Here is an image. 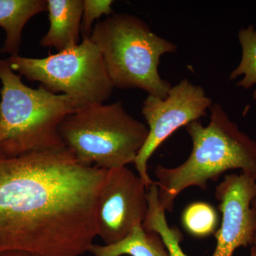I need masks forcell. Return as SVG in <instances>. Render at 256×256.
Here are the masks:
<instances>
[{
  "mask_svg": "<svg viewBox=\"0 0 256 256\" xmlns=\"http://www.w3.org/2000/svg\"><path fill=\"white\" fill-rule=\"evenodd\" d=\"M107 174L80 164L65 146L18 156L0 152V254L88 252Z\"/></svg>",
  "mask_w": 256,
  "mask_h": 256,
  "instance_id": "6da1fadb",
  "label": "cell"
},
{
  "mask_svg": "<svg viewBox=\"0 0 256 256\" xmlns=\"http://www.w3.org/2000/svg\"><path fill=\"white\" fill-rule=\"evenodd\" d=\"M210 111L206 126L198 120L185 126L192 141L188 160L176 168L158 164L154 170L158 197L165 212H172L184 190L191 186L206 190L208 181H217L228 170H240L256 180V140L242 132L220 104H213Z\"/></svg>",
  "mask_w": 256,
  "mask_h": 256,
  "instance_id": "7a4b0ae2",
  "label": "cell"
},
{
  "mask_svg": "<svg viewBox=\"0 0 256 256\" xmlns=\"http://www.w3.org/2000/svg\"><path fill=\"white\" fill-rule=\"evenodd\" d=\"M0 80V152L18 156L64 146L58 128L78 110L73 99L42 85L28 86L6 60L1 62Z\"/></svg>",
  "mask_w": 256,
  "mask_h": 256,
  "instance_id": "3957f363",
  "label": "cell"
},
{
  "mask_svg": "<svg viewBox=\"0 0 256 256\" xmlns=\"http://www.w3.org/2000/svg\"><path fill=\"white\" fill-rule=\"evenodd\" d=\"M90 40L100 50L114 88L140 89L165 98L172 86L162 78L160 58L178 46L158 36L134 15L114 14L92 28Z\"/></svg>",
  "mask_w": 256,
  "mask_h": 256,
  "instance_id": "277c9868",
  "label": "cell"
},
{
  "mask_svg": "<svg viewBox=\"0 0 256 256\" xmlns=\"http://www.w3.org/2000/svg\"><path fill=\"white\" fill-rule=\"evenodd\" d=\"M58 132L80 164L110 170L134 162L149 129L118 101L78 109L64 119Z\"/></svg>",
  "mask_w": 256,
  "mask_h": 256,
  "instance_id": "5b68a950",
  "label": "cell"
},
{
  "mask_svg": "<svg viewBox=\"0 0 256 256\" xmlns=\"http://www.w3.org/2000/svg\"><path fill=\"white\" fill-rule=\"evenodd\" d=\"M6 60L13 72L30 82H40L54 94L70 96L78 109L106 104L114 92L102 54L90 38L45 58L18 55Z\"/></svg>",
  "mask_w": 256,
  "mask_h": 256,
  "instance_id": "8992f818",
  "label": "cell"
},
{
  "mask_svg": "<svg viewBox=\"0 0 256 256\" xmlns=\"http://www.w3.org/2000/svg\"><path fill=\"white\" fill-rule=\"evenodd\" d=\"M212 105L203 88L186 78L172 87L165 98L148 95L143 101L142 114L149 134L134 164L148 190L154 182L148 168L153 153L178 128L206 116Z\"/></svg>",
  "mask_w": 256,
  "mask_h": 256,
  "instance_id": "52a82bcc",
  "label": "cell"
},
{
  "mask_svg": "<svg viewBox=\"0 0 256 256\" xmlns=\"http://www.w3.org/2000/svg\"><path fill=\"white\" fill-rule=\"evenodd\" d=\"M148 212V188L139 175L126 166L108 170L96 210L97 236L106 245L119 242L142 225Z\"/></svg>",
  "mask_w": 256,
  "mask_h": 256,
  "instance_id": "ba28073f",
  "label": "cell"
},
{
  "mask_svg": "<svg viewBox=\"0 0 256 256\" xmlns=\"http://www.w3.org/2000/svg\"><path fill=\"white\" fill-rule=\"evenodd\" d=\"M222 223L215 232L216 246L212 256H233L240 247L252 246L256 234V180L249 175H226L216 186Z\"/></svg>",
  "mask_w": 256,
  "mask_h": 256,
  "instance_id": "9c48e42d",
  "label": "cell"
},
{
  "mask_svg": "<svg viewBox=\"0 0 256 256\" xmlns=\"http://www.w3.org/2000/svg\"><path fill=\"white\" fill-rule=\"evenodd\" d=\"M50 28L40 41L44 47H54L58 52L80 44L82 0H46Z\"/></svg>",
  "mask_w": 256,
  "mask_h": 256,
  "instance_id": "30bf717a",
  "label": "cell"
},
{
  "mask_svg": "<svg viewBox=\"0 0 256 256\" xmlns=\"http://www.w3.org/2000/svg\"><path fill=\"white\" fill-rule=\"evenodd\" d=\"M44 11L46 0H0V26L6 34L0 52L10 56L18 55L25 25Z\"/></svg>",
  "mask_w": 256,
  "mask_h": 256,
  "instance_id": "8fae6325",
  "label": "cell"
},
{
  "mask_svg": "<svg viewBox=\"0 0 256 256\" xmlns=\"http://www.w3.org/2000/svg\"><path fill=\"white\" fill-rule=\"evenodd\" d=\"M88 252L94 256H171L160 234L136 226L126 238L116 244H92Z\"/></svg>",
  "mask_w": 256,
  "mask_h": 256,
  "instance_id": "7c38bea8",
  "label": "cell"
},
{
  "mask_svg": "<svg viewBox=\"0 0 256 256\" xmlns=\"http://www.w3.org/2000/svg\"><path fill=\"white\" fill-rule=\"evenodd\" d=\"M148 212L142 226L146 232L160 234L171 256H188L182 249V234L178 227H170L166 220L158 197V188L156 182L148 190Z\"/></svg>",
  "mask_w": 256,
  "mask_h": 256,
  "instance_id": "4fadbf2b",
  "label": "cell"
},
{
  "mask_svg": "<svg viewBox=\"0 0 256 256\" xmlns=\"http://www.w3.org/2000/svg\"><path fill=\"white\" fill-rule=\"evenodd\" d=\"M238 40L242 48V58L229 76V80H235L242 76L237 86L249 89L256 86L254 99L256 100V30L254 26L249 25L239 30Z\"/></svg>",
  "mask_w": 256,
  "mask_h": 256,
  "instance_id": "5bb4252c",
  "label": "cell"
},
{
  "mask_svg": "<svg viewBox=\"0 0 256 256\" xmlns=\"http://www.w3.org/2000/svg\"><path fill=\"white\" fill-rule=\"evenodd\" d=\"M182 220L188 233L197 238H204L215 233L218 218L214 207L210 204L194 202L184 210Z\"/></svg>",
  "mask_w": 256,
  "mask_h": 256,
  "instance_id": "9a60e30c",
  "label": "cell"
},
{
  "mask_svg": "<svg viewBox=\"0 0 256 256\" xmlns=\"http://www.w3.org/2000/svg\"><path fill=\"white\" fill-rule=\"evenodd\" d=\"M112 0H82V38H90L96 20H99L102 15H112Z\"/></svg>",
  "mask_w": 256,
  "mask_h": 256,
  "instance_id": "2e32d148",
  "label": "cell"
},
{
  "mask_svg": "<svg viewBox=\"0 0 256 256\" xmlns=\"http://www.w3.org/2000/svg\"><path fill=\"white\" fill-rule=\"evenodd\" d=\"M0 256H38L30 252H1Z\"/></svg>",
  "mask_w": 256,
  "mask_h": 256,
  "instance_id": "e0dca14e",
  "label": "cell"
},
{
  "mask_svg": "<svg viewBox=\"0 0 256 256\" xmlns=\"http://www.w3.org/2000/svg\"><path fill=\"white\" fill-rule=\"evenodd\" d=\"M252 206H254V208H255V210H256V198H255V200H254V201L252 202ZM252 247L254 248L255 249V250L256 252V234L255 236V238H254V244H252Z\"/></svg>",
  "mask_w": 256,
  "mask_h": 256,
  "instance_id": "ac0fdd59",
  "label": "cell"
},
{
  "mask_svg": "<svg viewBox=\"0 0 256 256\" xmlns=\"http://www.w3.org/2000/svg\"><path fill=\"white\" fill-rule=\"evenodd\" d=\"M250 256H256V252L255 249H254L252 247V248H250Z\"/></svg>",
  "mask_w": 256,
  "mask_h": 256,
  "instance_id": "d6986e66",
  "label": "cell"
},
{
  "mask_svg": "<svg viewBox=\"0 0 256 256\" xmlns=\"http://www.w3.org/2000/svg\"><path fill=\"white\" fill-rule=\"evenodd\" d=\"M1 62H2V60H0V66H1Z\"/></svg>",
  "mask_w": 256,
  "mask_h": 256,
  "instance_id": "ffe728a7",
  "label": "cell"
}]
</instances>
